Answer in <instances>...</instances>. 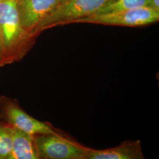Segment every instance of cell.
<instances>
[{
	"mask_svg": "<svg viewBox=\"0 0 159 159\" xmlns=\"http://www.w3.org/2000/svg\"><path fill=\"white\" fill-rule=\"evenodd\" d=\"M37 38L23 27L17 0H0V67L20 61Z\"/></svg>",
	"mask_w": 159,
	"mask_h": 159,
	"instance_id": "6da1fadb",
	"label": "cell"
},
{
	"mask_svg": "<svg viewBox=\"0 0 159 159\" xmlns=\"http://www.w3.org/2000/svg\"><path fill=\"white\" fill-rule=\"evenodd\" d=\"M0 120L33 135L60 132L50 123L36 119L27 113L16 98L6 96H0Z\"/></svg>",
	"mask_w": 159,
	"mask_h": 159,
	"instance_id": "277c9868",
	"label": "cell"
},
{
	"mask_svg": "<svg viewBox=\"0 0 159 159\" xmlns=\"http://www.w3.org/2000/svg\"><path fill=\"white\" fill-rule=\"evenodd\" d=\"M39 159H86L87 148L61 132L34 134Z\"/></svg>",
	"mask_w": 159,
	"mask_h": 159,
	"instance_id": "7a4b0ae2",
	"label": "cell"
},
{
	"mask_svg": "<svg viewBox=\"0 0 159 159\" xmlns=\"http://www.w3.org/2000/svg\"><path fill=\"white\" fill-rule=\"evenodd\" d=\"M8 159H39L34 135L14 127L11 152Z\"/></svg>",
	"mask_w": 159,
	"mask_h": 159,
	"instance_id": "ba28073f",
	"label": "cell"
},
{
	"mask_svg": "<svg viewBox=\"0 0 159 159\" xmlns=\"http://www.w3.org/2000/svg\"><path fill=\"white\" fill-rule=\"evenodd\" d=\"M67 0H17V11L23 27L38 37L40 24Z\"/></svg>",
	"mask_w": 159,
	"mask_h": 159,
	"instance_id": "8992f818",
	"label": "cell"
},
{
	"mask_svg": "<svg viewBox=\"0 0 159 159\" xmlns=\"http://www.w3.org/2000/svg\"><path fill=\"white\" fill-rule=\"evenodd\" d=\"M14 127L0 120V159H8L11 153Z\"/></svg>",
	"mask_w": 159,
	"mask_h": 159,
	"instance_id": "30bf717a",
	"label": "cell"
},
{
	"mask_svg": "<svg viewBox=\"0 0 159 159\" xmlns=\"http://www.w3.org/2000/svg\"><path fill=\"white\" fill-rule=\"evenodd\" d=\"M159 12L149 7H141L125 11L93 14L73 20L70 24L89 23L108 25L140 27L158 22Z\"/></svg>",
	"mask_w": 159,
	"mask_h": 159,
	"instance_id": "5b68a950",
	"label": "cell"
},
{
	"mask_svg": "<svg viewBox=\"0 0 159 159\" xmlns=\"http://www.w3.org/2000/svg\"><path fill=\"white\" fill-rule=\"evenodd\" d=\"M149 8L159 12V0H150Z\"/></svg>",
	"mask_w": 159,
	"mask_h": 159,
	"instance_id": "8fae6325",
	"label": "cell"
},
{
	"mask_svg": "<svg viewBox=\"0 0 159 159\" xmlns=\"http://www.w3.org/2000/svg\"><path fill=\"white\" fill-rule=\"evenodd\" d=\"M150 0H111L94 14H110L149 7Z\"/></svg>",
	"mask_w": 159,
	"mask_h": 159,
	"instance_id": "9c48e42d",
	"label": "cell"
},
{
	"mask_svg": "<svg viewBox=\"0 0 159 159\" xmlns=\"http://www.w3.org/2000/svg\"><path fill=\"white\" fill-rule=\"evenodd\" d=\"M111 0H67L40 24L38 35L47 29L69 24L73 20L96 14Z\"/></svg>",
	"mask_w": 159,
	"mask_h": 159,
	"instance_id": "3957f363",
	"label": "cell"
},
{
	"mask_svg": "<svg viewBox=\"0 0 159 159\" xmlns=\"http://www.w3.org/2000/svg\"><path fill=\"white\" fill-rule=\"evenodd\" d=\"M141 142L127 140L114 148L102 150L87 148L86 159H143Z\"/></svg>",
	"mask_w": 159,
	"mask_h": 159,
	"instance_id": "52a82bcc",
	"label": "cell"
}]
</instances>
